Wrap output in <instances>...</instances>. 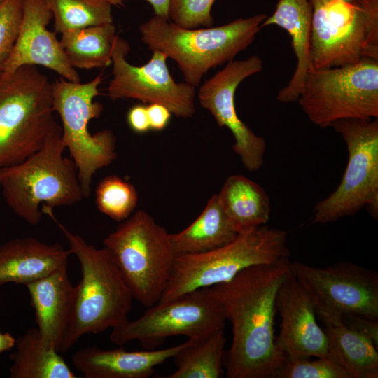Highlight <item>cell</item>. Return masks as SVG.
Listing matches in <instances>:
<instances>
[{
	"mask_svg": "<svg viewBox=\"0 0 378 378\" xmlns=\"http://www.w3.org/2000/svg\"><path fill=\"white\" fill-rule=\"evenodd\" d=\"M188 344L173 358L176 366L167 378H220L224 375V329L200 339H188Z\"/></svg>",
	"mask_w": 378,
	"mask_h": 378,
	"instance_id": "cell-27",
	"label": "cell"
},
{
	"mask_svg": "<svg viewBox=\"0 0 378 378\" xmlns=\"http://www.w3.org/2000/svg\"><path fill=\"white\" fill-rule=\"evenodd\" d=\"M188 342V340L162 349L139 351L88 346L74 353L72 363L85 378H148L157 366L173 358Z\"/></svg>",
	"mask_w": 378,
	"mask_h": 378,
	"instance_id": "cell-19",
	"label": "cell"
},
{
	"mask_svg": "<svg viewBox=\"0 0 378 378\" xmlns=\"http://www.w3.org/2000/svg\"><path fill=\"white\" fill-rule=\"evenodd\" d=\"M225 321L220 304L206 287L156 303L137 319L112 328L109 338L118 346L136 340L150 350L173 336L204 337L224 329Z\"/></svg>",
	"mask_w": 378,
	"mask_h": 378,
	"instance_id": "cell-12",
	"label": "cell"
},
{
	"mask_svg": "<svg viewBox=\"0 0 378 378\" xmlns=\"http://www.w3.org/2000/svg\"><path fill=\"white\" fill-rule=\"evenodd\" d=\"M24 0H4L0 4V71L10 57L19 34Z\"/></svg>",
	"mask_w": 378,
	"mask_h": 378,
	"instance_id": "cell-32",
	"label": "cell"
},
{
	"mask_svg": "<svg viewBox=\"0 0 378 378\" xmlns=\"http://www.w3.org/2000/svg\"><path fill=\"white\" fill-rule=\"evenodd\" d=\"M312 67L378 60V0H310Z\"/></svg>",
	"mask_w": 378,
	"mask_h": 378,
	"instance_id": "cell-8",
	"label": "cell"
},
{
	"mask_svg": "<svg viewBox=\"0 0 378 378\" xmlns=\"http://www.w3.org/2000/svg\"><path fill=\"white\" fill-rule=\"evenodd\" d=\"M46 214L65 236L80 266L81 279L76 286L74 319L66 346L68 351L84 335L100 333L127 321L134 298L106 247L97 248L87 243L61 223L52 211Z\"/></svg>",
	"mask_w": 378,
	"mask_h": 378,
	"instance_id": "cell-4",
	"label": "cell"
},
{
	"mask_svg": "<svg viewBox=\"0 0 378 378\" xmlns=\"http://www.w3.org/2000/svg\"><path fill=\"white\" fill-rule=\"evenodd\" d=\"M52 83L36 66L0 71V169L17 164L62 134Z\"/></svg>",
	"mask_w": 378,
	"mask_h": 378,
	"instance_id": "cell-2",
	"label": "cell"
},
{
	"mask_svg": "<svg viewBox=\"0 0 378 378\" xmlns=\"http://www.w3.org/2000/svg\"><path fill=\"white\" fill-rule=\"evenodd\" d=\"M276 307L281 322L275 342L286 360L328 358L327 337L316 322L314 303L291 270L278 290Z\"/></svg>",
	"mask_w": 378,
	"mask_h": 378,
	"instance_id": "cell-16",
	"label": "cell"
},
{
	"mask_svg": "<svg viewBox=\"0 0 378 378\" xmlns=\"http://www.w3.org/2000/svg\"><path fill=\"white\" fill-rule=\"evenodd\" d=\"M53 18L48 0H24L19 34L13 52L1 71H12L24 65H41L66 80L80 83L76 69L66 59L56 31L46 27Z\"/></svg>",
	"mask_w": 378,
	"mask_h": 378,
	"instance_id": "cell-17",
	"label": "cell"
},
{
	"mask_svg": "<svg viewBox=\"0 0 378 378\" xmlns=\"http://www.w3.org/2000/svg\"><path fill=\"white\" fill-rule=\"evenodd\" d=\"M126 1V0H122ZM153 7L155 15L169 20V10L171 0H146Z\"/></svg>",
	"mask_w": 378,
	"mask_h": 378,
	"instance_id": "cell-36",
	"label": "cell"
},
{
	"mask_svg": "<svg viewBox=\"0 0 378 378\" xmlns=\"http://www.w3.org/2000/svg\"><path fill=\"white\" fill-rule=\"evenodd\" d=\"M26 287L42 344L58 353H66L76 299V286L69 279L67 266Z\"/></svg>",
	"mask_w": 378,
	"mask_h": 378,
	"instance_id": "cell-18",
	"label": "cell"
},
{
	"mask_svg": "<svg viewBox=\"0 0 378 378\" xmlns=\"http://www.w3.org/2000/svg\"><path fill=\"white\" fill-rule=\"evenodd\" d=\"M102 74L86 83L66 80L52 83L53 108L62 121V139L78 171L84 197L91 191L94 174L109 165L117 157L115 137L104 130L94 134L89 122L100 115L103 106L94 99L99 93Z\"/></svg>",
	"mask_w": 378,
	"mask_h": 378,
	"instance_id": "cell-10",
	"label": "cell"
},
{
	"mask_svg": "<svg viewBox=\"0 0 378 378\" xmlns=\"http://www.w3.org/2000/svg\"><path fill=\"white\" fill-rule=\"evenodd\" d=\"M341 323L371 340L378 347V320L359 316H344Z\"/></svg>",
	"mask_w": 378,
	"mask_h": 378,
	"instance_id": "cell-33",
	"label": "cell"
},
{
	"mask_svg": "<svg viewBox=\"0 0 378 378\" xmlns=\"http://www.w3.org/2000/svg\"><path fill=\"white\" fill-rule=\"evenodd\" d=\"M117 36L115 25L109 23L64 31L59 43L72 67L91 69L112 64Z\"/></svg>",
	"mask_w": 378,
	"mask_h": 378,
	"instance_id": "cell-26",
	"label": "cell"
},
{
	"mask_svg": "<svg viewBox=\"0 0 378 378\" xmlns=\"http://www.w3.org/2000/svg\"><path fill=\"white\" fill-rule=\"evenodd\" d=\"M312 18L310 0H279L274 12L262 23V27L274 24L288 33L297 59L291 79L278 92L276 99L281 102L298 100L306 74L312 67L309 54Z\"/></svg>",
	"mask_w": 378,
	"mask_h": 378,
	"instance_id": "cell-21",
	"label": "cell"
},
{
	"mask_svg": "<svg viewBox=\"0 0 378 378\" xmlns=\"http://www.w3.org/2000/svg\"><path fill=\"white\" fill-rule=\"evenodd\" d=\"M64 150L59 134L24 161L0 169L7 204L31 225H37L46 211L74 205L84 197L76 166L63 155Z\"/></svg>",
	"mask_w": 378,
	"mask_h": 378,
	"instance_id": "cell-5",
	"label": "cell"
},
{
	"mask_svg": "<svg viewBox=\"0 0 378 378\" xmlns=\"http://www.w3.org/2000/svg\"><path fill=\"white\" fill-rule=\"evenodd\" d=\"M71 254L59 243L46 244L32 237L8 241L0 245V286H26L67 266Z\"/></svg>",
	"mask_w": 378,
	"mask_h": 378,
	"instance_id": "cell-20",
	"label": "cell"
},
{
	"mask_svg": "<svg viewBox=\"0 0 378 378\" xmlns=\"http://www.w3.org/2000/svg\"><path fill=\"white\" fill-rule=\"evenodd\" d=\"M238 235L225 214L218 194L208 201L201 214L186 228L170 234L175 253L206 252L223 246Z\"/></svg>",
	"mask_w": 378,
	"mask_h": 378,
	"instance_id": "cell-23",
	"label": "cell"
},
{
	"mask_svg": "<svg viewBox=\"0 0 378 378\" xmlns=\"http://www.w3.org/2000/svg\"><path fill=\"white\" fill-rule=\"evenodd\" d=\"M344 139L349 159L337 188L314 208L313 222L327 223L363 208L378 214V120L349 118L331 125Z\"/></svg>",
	"mask_w": 378,
	"mask_h": 378,
	"instance_id": "cell-11",
	"label": "cell"
},
{
	"mask_svg": "<svg viewBox=\"0 0 378 378\" xmlns=\"http://www.w3.org/2000/svg\"><path fill=\"white\" fill-rule=\"evenodd\" d=\"M130 127L136 133L144 134L150 130L147 106L136 104L131 107L127 114Z\"/></svg>",
	"mask_w": 378,
	"mask_h": 378,
	"instance_id": "cell-34",
	"label": "cell"
},
{
	"mask_svg": "<svg viewBox=\"0 0 378 378\" xmlns=\"http://www.w3.org/2000/svg\"><path fill=\"white\" fill-rule=\"evenodd\" d=\"M215 0H171L169 18L185 29L212 27L211 8Z\"/></svg>",
	"mask_w": 378,
	"mask_h": 378,
	"instance_id": "cell-31",
	"label": "cell"
},
{
	"mask_svg": "<svg viewBox=\"0 0 378 378\" xmlns=\"http://www.w3.org/2000/svg\"><path fill=\"white\" fill-rule=\"evenodd\" d=\"M16 339L10 332H2L0 329V354L15 346Z\"/></svg>",
	"mask_w": 378,
	"mask_h": 378,
	"instance_id": "cell-37",
	"label": "cell"
},
{
	"mask_svg": "<svg viewBox=\"0 0 378 378\" xmlns=\"http://www.w3.org/2000/svg\"><path fill=\"white\" fill-rule=\"evenodd\" d=\"M289 254L287 232L265 225L239 233L231 242L215 249L177 254L158 302L229 281L246 268L272 264Z\"/></svg>",
	"mask_w": 378,
	"mask_h": 378,
	"instance_id": "cell-6",
	"label": "cell"
},
{
	"mask_svg": "<svg viewBox=\"0 0 378 378\" xmlns=\"http://www.w3.org/2000/svg\"><path fill=\"white\" fill-rule=\"evenodd\" d=\"M276 378H354L346 368L328 358L286 360Z\"/></svg>",
	"mask_w": 378,
	"mask_h": 378,
	"instance_id": "cell-30",
	"label": "cell"
},
{
	"mask_svg": "<svg viewBox=\"0 0 378 378\" xmlns=\"http://www.w3.org/2000/svg\"><path fill=\"white\" fill-rule=\"evenodd\" d=\"M262 67V60L256 55L229 62L200 87L197 95L201 106L209 111L218 126L230 130L234 139L232 149L244 167L251 172L262 167L266 142L239 118L234 95L238 85L246 78L261 71Z\"/></svg>",
	"mask_w": 378,
	"mask_h": 378,
	"instance_id": "cell-15",
	"label": "cell"
},
{
	"mask_svg": "<svg viewBox=\"0 0 378 378\" xmlns=\"http://www.w3.org/2000/svg\"><path fill=\"white\" fill-rule=\"evenodd\" d=\"M325 325L328 358L354 378H377L378 352L374 343L342 323Z\"/></svg>",
	"mask_w": 378,
	"mask_h": 378,
	"instance_id": "cell-25",
	"label": "cell"
},
{
	"mask_svg": "<svg viewBox=\"0 0 378 378\" xmlns=\"http://www.w3.org/2000/svg\"><path fill=\"white\" fill-rule=\"evenodd\" d=\"M147 112L150 130L157 131L162 130L167 126L172 115L171 111L165 106L157 103L149 104Z\"/></svg>",
	"mask_w": 378,
	"mask_h": 378,
	"instance_id": "cell-35",
	"label": "cell"
},
{
	"mask_svg": "<svg viewBox=\"0 0 378 378\" xmlns=\"http://www.w3.org/2000/svg\"><path fill=\"white\" fill-rule=\"evenodd\" d=\"M290 270L288 257L249 267L210 289L232 329L225 356L227 378H276L286 359L276 345L278 290Z\"/></svg>",
	"mask_w": 378,
	"mask_h": 378,
	"instance_id": "cell-1",
	"label": "cell"
},
{
	"mask_svg": "<svg viewBox=\"0 0 378 378\" xmlns=\"http://www.w3.org/2000/svg\"><path fill=\"white\" fill-rule=\"evenodd\" d=\"M345 1H349V0H345Z\"/></svg>",
	"mask_w": 378,
	"mask_h": 378,
	"instance_id": "cell-40",
	"label": "cell"
},
{
	"mask_svg": "<svg viewBox=\"0 0 378 378\" xmlns=\"http://www.w3.org/2000/svg\"><path fill=\"white\" fill-rule=\"evenodd\" d=\"M319 127L342 119L378 117V60L307 71L297 100Z\"/></svg>",
	"mask_w": 378,
	"mask_h": 378,
	"instance_id": "cell-9",
	"label": "cell"
},
{
	"mask_svg": "<svg viewBox=\"0 0 378 378\" xmlns=\"http://www.w3.org/2000/svg\"><path fill=\"white\" fill-rule=\"evenodd\" d=\"M0 186H1V180H0Z\"/></svg>",
	"mask_w": 378,
	"mask_h": 378,
	"instance_id": "cell-39",
	"label": "cell"
},
{
	"mask_svg": "<svg viewBox=\"0 0 378 378\" xmlns=\"http://www.w3.org/2000/svg\"><path fill=\"white\" fill-rule=\"evenodd\" d=\"M267 18L260 13L218 27L185 29L154 15L139 29L148 49L175 61L185 82L196 88L211 69L232 61L246 50Z\"/></svg>",
	"mask_w": 378,
	"mask_h": 378,
	"instance_id": "cell-3",
	"label": "cell"
},
{
	"mask_svg": "<svg viewBox=\"0 0 378 378\" xmlns=\"http://www.w3.org/2000/svg\"><path fill=\"white\" fill-rule=\"evenodd\" d=\"M218 195L238 234L264 225L270 219L268 195L259 184L243 175L228 176Z\"/></svg>",
	"mask_w": 378,
	"mask_h": 378,
	"instance_id": "cell-22",
	"label": "cell"
},
{
	"mask_svg": "<svg viewBox=\"0 0 378 378\" xmlns=\"http://www.w3.org/2000/svg\"><path fill=\"white\" fill-rule=\"evenodd\" d=\"M290 270L310 296L325 324L346 315L378 320V274L352 262L318 268L291 262Z\"/></svg>",
	"mask_w": 378,
	"mask_h": 378,
	"instance_id": "cell-13",
	"label": "cell"
},
{
	"mask_svg": "<svg viewBox=\"0 0 378 378\" xmlns=\"http://www.w3.org/2000/svg\"><path fill=\"white\" fill-rule=\"evenodd\" d=\"M10 354L11 378H76L59 353L42 344L36 328L27 330L16 340Z\"/></svg>",
	"mask_w": 378,
	"mask_h": 378,
	"instance_id": "cell-24",
	"label": "cell"
},
{
	"mask_svg": "<svg viewBox=\"0 0 378 378\" xmlns=\"http://www.w3.org/2000/svg\"><path fill=\"white\" fill-rule=\"evenodd\" d=\"M130 50L129 43L118 35L112 52L113 78L108 87L109 97L112 100L134 99L144 103L160 104L176 117H192L196 111L195 88L173 79L167 65V55L153 51L146 64L136 66L125 59Z\"/></svg>",
	"mask_w": 378,
	"mask_h": 378,
	"instance_id": "cell-14",
	"label": "cell"
},
{
	"mask_svg": "<svg viewBox=\"0 0 378 378\" xmlns=\"http://www.w3.org/2000/svg\"><path fill=\"white\" fill-rule=\"evenodd\" d=\"M56 32L113 23L112 6L122 0H48Z\"/></svg>",
	"mask_w": 378,
	"mask_h": 378,
	"instance_id": "cell-28",
	"label": "cell"
},
{
	"mask_svg": "<svg viewBox=\"0 0 378 378\" xmlns=\"http://www.w3.org/2000/svg\"><path fill=\"white\" fill-rule=\"evenodd\" d=\"M133 298L148 308L167 285L176 257L170 233L146 211L139 210L103 241Z\"/></svg>",
	"mask_w": 378,
	"mask_h": 378,
	"instance_id": "cell-7",
	"label": "cell"
},
{
	"mask_svg": "<svg viewBox=\"0 0 378 378\" xmlns=\"http://www.w3.org/2000/svg\"><path fill=\"white\" fill-rule=\"evenodd\" d=\"M95 200L98 209L116 221L130 217L139 201L135 187L115 175L100 181L96 188Z\"/></svg>",
	"mask_w": 378,
	"mask_h": 378,
	"instance_id": "cell-29",
	"label": "cell"
},
{
	"mask_svg": "<svg viewBox=\"0 0 378 378\" xmlns=\"http://www.w3.org/2000/svg\"><path fill=\"white\" fill-rule=\"evenodd\" d=\"M4 0H0V4L4 1Z\"/></svg>",
	"mask_w": 378,
	"mask_h": 378,
	"instance_id": "cell-38",
	"label": "cell"
}]
</instances>
